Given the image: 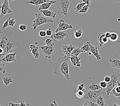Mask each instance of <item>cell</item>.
Instances as JSON below:
<instances>
[{
	"instance_id": "38",
	"label": "cell",
	"mask_w": 120,
	"mask_h": 106,
	"mask_svg": "<svg viewBox=\"0 0 120 106\" xmlns=\"http://www.w3.org/2000/svg\"><path fill=\"white\" fill-rule=\"evenodd\" d=\"M19 30H21L22 31H24L25 30H26L27 26L26 25H25L24 24H21L19 26Z\"/></svg>"
},
{
	"instance_id": "9",
	"label": "cell",
	"mask_w": 120,
	"mask_h": 106,
	"mask_svg": "<svg viewBox=\"0 0 120 106\" xmlns=\"http://www.w3.org/2000/svg\"><path fill=\"white\" fill-rule=\"evenodd\" d=\"M73 28V27L72 25L66 23L64 19H61L57 22V27L55 30V33L61 31H66L68 29H72Z\"/></svg>"
},
{
	"instance_id": "17",
	"label": "cell",
	"mask_w": 120,
	"mask_h": 106,
	"mask_svg": "<svg viewBox=\"0 0 120 106\" xmlns=\"http://www.w3.org/2000/svg\"><path fill=\"white\" fill-rule=\"evenodd\" d=\"M6 53H12L15 48V45L12 42H11L10 40L7 38L6 37Z\"/></svg>"
},
{
	"instance_id": "15",
	"label": "cell",
	"mask_w": 120,
	"mask_h": 106,
	"mask_svg": "<svg viewBox=\"0 0 120 106\" xmlns=\"http://www.w3.org/2000/svg\"><path fill=\"white\" fill-rule=\"evenodd\" d=\"M40 12L42 14V15L47 16V17H49V18H56V13L55 12H53V11L50 10H40Z\"/></svg>"
},
{
	"instance_id": "49",
	"label": "cell",
	"mask_w": 120,
	"mask_h": 106,
	"mask_svg": "<svg viewBox=\"0 0 120 106\" xmlns=\"http://www.w3.org/2000/svg\"><path fill=\"white\" fill-rule=\"evenodd\" d=\"M108 40H109V39H108V38H107L106 37H104V39H103V42H104V44H106V43H107V42H108Z\"/></svg>"
},
{
	"instance_id": "59",
	"label": "cell",
	"mask_w": 120,
	"mask_h": 106,
	"mask_svg": "<svg viewBox=\"0 0 120 106\" xmlns=\"http://www.w3.org/2000/svg\"></svg>"
},
{
	"instance_id": "41",
	"label": "cell",
	"mask_w": 120,
	"mask_h": 106,
	"mask_svg": "<svg viewBox=\"0 0 120 106\" xmlns=\"http://www.w3.org/2000/svg\"><path fill=\"white\" fill-rule=\"evenodd\" d=\"M46 34H47V36H49V37H51L53 35V31L50 29H48L46 31Z\"/></svg>"
},
{
	"instance_id": "34",
	"label": "cell",
	"mask_w": 120,
	"mask_h": 106,
	"mask_svg": "<svg viewBox=\"0 0 120 106\" xmlns=\"http://www.w3.org/2000/svg\"><path fill=\"white\" fill-rule=\"evenodd\" d=\"M10 18H7L6 20V21L4 22V23L3 25L2 26V30H5L6 28H7V27H9V19H10Z\"/></svg>"
},
{
	"instance_id": "39",
	"label": "cell",
	"mask_w": 120,
	"mask_h": 106,
	"mask_svg": "<svg viewBox=\"0 0 120 106\" xmlns=\"http://www.w3.org/2000/svg\"><path fill=\"white\" fill-rule=\"evenodd\" d=\"M77 90H85L84 88V84L83 83H81V84H79L77 87Z\"/></svg>"
},
{
	"instance_id": "36",
	"label": "cell",
	"mask_w": 120,
	"mask_h": 106,
	"mask_svg": "<svg viewBox=\"0 0 120 106\" xmlns=\"http://www.w3.org/2000/svg\"><path fill=\"white\" fill-rule=\"evenodd\" d=\"M16 24L15 19L14 18H10L9 21V27H13Z\"/></svg>"
},
{
	"instance_id": "31",
	"label": "cell",
	"mask_w": 120,
	"mask_h": 106,
	"mask_svg": "<svg viewBox=\"0 0 120 106\" xmlns=\"http://www.w3.org/2000/svg\"><path fill=\"white\" fill-rule=\"evenodd\" d=\"M90 5H88V4H85L82 9L80 10L79 12L78 13H86L87 11L88 10V9L90 7Z\"/></svg>"
},
{
	"instance_id": "1",
	"label": "cell",
	"mask_w": 120,
	"mask_h": 106,
	"mask_svg": "<svg viewBox=\"0 0 120 106\" xmlns=\"http://www.w3.org/2000/svg\"><path fill=\"white\" fill-rule=\"evenodd\" d=\"M70 57L64 56L57 59L53 65V73L56 76L64 77L68 80H70L69 74V67L68 62Z\"/></svg>"
},
{
	"instance_id": "6",
	"label": "cell",
	"mask_w": 120,
	"mask_h": 106,
	"mask_svg": "<svg viewBox=\"0 0 120 106\" xmlns=\"http://www.w3.org/2000/svg\"><path fill=\"white\" fill-rule=\"evenodd\" d=\"M41 50L45 58L49 59H50L51 57L53 56L56 53V50L54 46H48V45H45L41 47Z\"/></svg>"
},
{
	"instance_id": "24",
	"label": "cell",
	"mask_w": 120,
	"mask_h": 106,
	"mask_svg": "<svg viewBox=\"0 0 120 106\" xmlns=\"http://www.w3.org/2000/svg\"><path fill=\"white\" fill-rule=\"evenodd\" d=\"M96 103L100 106H106L104 97L102 95H100L97 99Z\"/></svg>"
},
{
	"instance_id": "51",
	"label": "cell",
	"mask_w": 120,
	"mask_h": 106,
	"mask_svg": "<svg viewBox=\"0 0 120 106\" xmlns=\"http://www.w3.org/2000/svg\"><path fill=\"white\" fill-rule=\"evenodd\" d=\"M82 106H88V103H87L86 102H85L84 104Z\"/></svg>"
},
{
	"instance_id": "16",
	"label": "cell",
	"mask_w": 120,
	"mask_h": 106,
	"mask_svg": "<svg viewBox=\"0 0 120 106\" xmlns=\"http://www.w3.org/2000/svg\"><path fill=\"white\" fill-rule=\"evenodd\" d=\"M87 88L88 91H97L102 89L100 85L98 84L96 82H93L90 84L88 85L87 86Z\"/></svg>"
},
{
	"instance_id": "42",
	"label": "cell",
	"mask_w": 120,
	"mask_h": 106,
	"mask_svg": "<svg viewBox=\"0 0 120 106\" xmlns=\"http://www.w3.org/2000/svg\"><path fill=\"white\" fill-rule=\"evenodd\" d=\"M20 106H30V104L26 103L23 101H21V102H20Z\"/></svg>"
},
{
	"instance_id": "2",
	"label": "cell",
	"mask_w": 120,
	"mask_h": 106,
	"mask_svg": "<svg viewBox=\"0 0 120 106\" xmlns=\"http://www.w3.org/2000/svg\"><path fill=\"white\" fill-rule=\"evenodd\" d=\"M120 77V71H113L111 75V80L109 83H107V87L105 88H102L103 96L105 97L106 99H109L111 91L117 85Z\"/></svg>"
},
{
	"instance_id": "48",
	"label": "cell",
	"mask_w": 120,
	"mask_h": 106,
	"mask_svg": "<svg viewBox=\"0 0 120 106\" xmlns=\"http://www.w3.org/2000/svg\"><path fill=\"white\" fill-rule=\"evenodd\" d=\"M50 106H59V105H58V104L55 101H53L52 103H51Z\"/></svg>"
},
{
	"instance_id": "7",
	"label": "cell",
	"mask_w": 120,
	"mask_h": 106,
	"mask_svg": "<svg viewBox=\"0 0 120 106\" xmlns=\"http://www.w3.org/2000/svg\"><path fill=\"white\" fill-rule=\"evenodd\" d=\"M1 14L0 17L2 18L7 14H10L12 12V10L10 9L9 5V1L8 0H4L3 4L0 6Z\"/></svg>"
},
{
	"instance_id": "45",
	"label": "cell",
	"mask_w": 120,
	"mask_h": 106,
	"mask_svg": "<svg viewBox=\"0 0 120 106\" xmlns=\"http://www.w3.org/2000/svg\"><path fill=\"white\" fill-rule=\"evenodd\" d=\"M87 103L88 104H89L90 106H100L98 104H97L96 102H88Z\"/></svg>"
},
{
	"instance_id": "20",
	"label": "cell",
	"mask_w": 120,
	"mask_h": 106,
	"mask_svg": "<svg viewBox=\"0 0 120 106\" xmlns=\"http://www.w3.org/2000/svg\"><path fill=\"white\" fill-rule=\"evenodd\" d=\"M50 1V0H30V1L26 3V4H29L35 6H38L44 4L45 3L48 2Z\"/></svg>"
},
{
	"instance_id": "29",
	"label": "cell",
	"mask_w": 120,
	"mask_h": 106,
	"mask_svg": "<svg viewBox=\"0 0 120 106\" xmlns=\"http://www.w3.org/2000/svg\"><path fill=\"white\" fill-rule=\"evenodd\" d=\"M86 4L85 3H84V2H81V3H79V4H77L76 6L74 7V10H75L76 12H77V13H78L79 11H80V10L82 8H83V7Z\"/></svg>"
},
{
	"instance_id": "19",
	"label": "cell",
	"mask_w": 120,
	"mask_h": 106,
	"mask_svg": "<svg viewBox=\"0 0 120 106\" xmlns=\"http://www.w3.org/2000/svg\"><path fill=\"white\" fill-rule=\"evenodd\" d=\"M109 61L111 68H116L120 69V60L118 58H115L114 59H109Z\"/></svg>"
},
{
	"instance_id": "4",
	"label": "cell",
	"mask_w": 120,
	"mask_h": 106,
	"mask_svg": "<svg viewBox=\"0 0 120 106\" xmlns=\"http://www.w3.org/2000/svg\"><path fill=\"white\" fill-rule=\"evenodd\" d=\"M35 18L34 19L32 24V27L34 30H36L37 28L42 25L47 23H53V21L52 19L47 18L41 14L35 13Z\"/></svg>"
},
{
	"instance_id": "44",
	"label": "cell",
	"mask_w": 120,
	"mask_h": 106,
	"mask_svg": "<svg viewBox=\"0 0 120 106\" xmlns=\"http://www.w3.org/2000/svg\"><path fill=\"white\" fill-rule=\"evenodd\" d=\"M111 80V77L108 76H106L104 77V81H105L106 82H107V83H109Z\"/></svg>"
},
{
	"instance_id": "57",
	"label": "cell",
	"mask_w": 120,
	"mask_h": 106,
	"mask_svg": "<svg viewBox=\"0 0 120 106\" xmlns=\"http://www.w3.org/2000/svg\"><path fill=\"white\" fill-rule=\"evenodd\" d=\"M119 44H120V40H119Z\"/></svg>"
},
{
	"instance_id": "35",
	"label": "cell",
	"mask_w": 120,
	"mask_h": 106,
	"mask_svg": "<svg viewBox=\"0 0 120 106\" xmlns=\"http://www.w3.org/2000/svg\"><path fill=\"white\" fill-rule=\"evenodd\" d=\"M113 89L115 90V91L116 93L120 94V82L118 81V84H117V85L116 86L113 88Z\"/></svg>"
},
{
	"instance_id": "33",
	"label": "cell",
	"mask_w": 120,
	"mask_h": 106,
	"mask_svg": "<svg viewBox=\"0 0 120 106\" xmlns=\"http://www.w3.org/2000/svg\"><path fill=\"white\" fill-rule=\"evenodd\" d=\"M5 65L6 63L4 62L0 63V72L2 73H5L6 69H5Z\"/></svg>"
},
{
	"instance_id": "22",
	"label": "cell",
	"mask_w": 120,
	"mask_h": 106,
	"mask_svg": "<svg viewBox=\"0 0 120 106\" xmlns=\"http://www.w3.org/2000/svg\"><path fill=\"white\" fill-rule=\"evenodd\" d=\"M6 36H3L0 39V48L3 49L5 54H6Z\"/></svg>"
},
{
	"instance_id": "58",
	"label": "cell",
	"mask_w": 120,
	"mask_h": 106,
	"mask_svg": "<svg viewBox=\"0 0 120 106\" xmlns=\"http://www.w3.org/2000/svg\"><path fill=\"white\" fill-rule=\"evenodd\" d=\"M0 106H2V105H1V104H0Z\"/></svg>"
},
{
	"instance_id": "23",
	"label": "cell",
	"mask_w": 120,
	"mask_h": 106,
	"mask_svg": "<svg viewBox=\"0 0 120 106\" xmlns=\"http://www.w3.org/2000/svg\"><path fill=\"white\" fill-rule=\"evenodd\" d=\"M105 33H100L98 36V44L100 47H102L105 44L103 42V39L105 37Z\"/></svg>"
},
{
	"instance_id": "37",
	"label": "cell",
	"mask_w": 120,
	"mask_h": 106,
	"mask_svg": "<svg viewBox=\"0 0 120 106\" xmlns=\"http://www.w3.org/2000/svg\"><path fill=\"white\" fill-rule=\"evenodd\" d=\"M100 86L102 88H105L107 86V83L104 81H102L100 82Z\"/></svg>"
},
{
	"instance_id": "5",
	"label": "cell",
	"mask_w": 120,
	"mask_h": 106,
	"mask_svg": "<svg viewBox=\"0 0 120 106\" xmlns=\"http://www.w3.org/2000/svg\"><path fill=\"white\" fill-rule=\"evenodd\" d=\"M102 95V90L97 91H87L85 92V95L83 97V99L86 100V102H96L97 99L100 95Z\"/></svg>"
},
{
	"instance_id": "32",
	"label": "cell",
	"mask_w": 120,
	"mask_h": 106,
	"mask_svg": "<svg viewBox=\"0 0 120 106\" xmlns=\"http://www.w3.org/2000/svg\"><path fill=\"white\" fill-rule=\"evenodd\" d=\"M82 31L81 30H75L74 31V36L76 38H80L82 35Z\"/></svg>"
},
{
	"instance_id": "55",
	"label": "cell",
	"mask_w": 120,
	"mask_h": 106,
	"mask_svg": "<svg viewBox=\"0 0 120 106\" xmlns=\"http://www.w3.org/2000/svg\"><path fill=\"white\" fill-rule=\"evenodd\" d=\"M9 2H11V1H15V0H8Z\"/></svg>"
},
{
	"instance_id": "28",
	"label": "cell",
	"mask_w": 120,
	"mask_h": 106,
	"mask_svg": "<svg viewBox=\"0 0 120 106\" xmlns=\"http://www.w3.org/2000/svg\"><path fill=\"white\" fill-rule=\"evenodd\" d=\"M119 34L118 33L115 32H112L111 33V36L110 37L109 39L110 40V41L115 42L118 40L119 39Z\"/></svg>"
},
{
	"instance_id": "54",
	"label": "cell",
	"mask_w": 120,
	"mask_h": 106,
	"mask_svg": "<svg viewBox=\"0 0 120 106\" xmlns=\"http://www.w3.org/2000/svg\"><path fill=\"white\" fill-rule=\"evenodd\" d=\"M3 32L2 31H1V30H0V35H1V34H3Z\"/></svg>"
},
{
	"instance_id": "27",
	"label": "cell",
	"mask_w": 120,
	"mask_h": 106,
	"mask_svg": "<svg viewBox=\"0 0 120 106\" xmlns=\"http://www.w3.org/2000/svg\"><path fill=\"white\" fill-rule=\"evenodd\" d=\"M85 92H86L85 90H76V95L79 99H83L85 95Z\"/></svg>"
},
{
	"instance_id": "21",
	"label": "cell",
	"mask_w": 120,
	"mask_h": 106,
	"mask_svg": "<svg viewBox=\"0 0 120 106\" xmlns=\"http://www.w3.org/2000/svg\"><path fill=\"white\" fill-rule=\"evenodd\" d=\"M2 80L6 87H8L13 83L12 78L10 76H4L2 78Z\"/></svg>"
},
{
	"instance_id": "8",
	"label": "cell",
	"mask_w": 120,
	"mask_h": 106,
	"mask_svg": "<svg viewBox=\"0 0 120 106\" xmlns=\"http://www.w3.org/2000/svg\"><path fill=\"white\" fill-rule=\"evenodd\" d=\"M68 37V35L66 31H61L53 34V35L51 36V38L54 41H62L65 38Z\"/></svg>"
},
{
	"instance_id": "12",
	"label": "cell",
	"mask_w": 120,
	"mask_h": 106,
	"mask_svg": "<svg viewBox=\"0 0 120 106\" xmlns=\"http://www.w3.org/2000/svg\"><path fill=\"white\" fill-rule=\"evenodd\" d=\"M89 45L90 47V51L92 54H93L94 56L96 58L97 60L99 61L101 59V56L99 52L98 48L96 46H94L93 44H91L90 41H89Z\"/></svg>"
},
{
	"instance_id": "10",
	"label": "cell",
	"mask_w": 120,
	"mask_h": 106,
	"mask_svg": "<svg viewBox=\"0 0 120 106\" xmlns=\"http://www.w3.org/2000/svg\"><path fill=\"white\" fill-rule=\"evenodd\" d=\"M16 55V53H10L6 54L4 57L3 58L1 61V62L5 63L6 64L9 63L10 62H16L15 56Z\"/></svg>"
},
{
	"instance_id": "18",
	"label": "cell",
	"mask_w": 120,
	"mask_h": 106,
	"mask_svg": "<svg viewBox=\"0 0 120 106\" xmlns=\"http://www.w3.org/2000/svg\"><path fill=\"white\" fill-rule=\"evenodd\" d=\"M56 1H50V2L45 3L42 4L40 5V6L38 8V10H47L49 9L51 6L53 4H55L56 3Z\"/></svg>"
},
{
	"instance_id": "50",
	"label": "cell",
	"mask_w": 120,
	"mask_h": 106,
	"mask_svg": "<svg viewBox=\"0 0 120 106\" xmlns=\"http://www.w3.org/2000/svg\"><path fill=\"white\" fill-rule=\"evenodd\" d=\"M0 54H6L3 49H2L1 48H0Z\"/></svg>"
},
{
	"instance_id": "25",
	"label": "cell",
	"mask_w": 120,
	"mask_h": 106,
	"mask_svg": "<svg viewBox=\"0 0 120 106\" xmlns=\"http://www.w3.org/2000/svg\"><path fill=\"white\" fill-rule=\"evenodd\" d=\"M81 50L83 51V53L86 52H89L90 51V47L89 45V41H87L82 45V47L80 48Z\"/></svg>"
},
{
	"instance_id": "56",
	"label": "cell",
	"mask_w": 120,
	"mask_h": 106,
	"mask_svg": "<svg viewBox=\"0 0 120 106\" xmlns=\"http://www.w3.org/2000/svg\"><path fill=\"white\" fill-rule=\"evenodd\" d=\"M1 1H2V0H0V4H1Z\"/></svg>"
},
{
	"instance_id": "46",
	"label": "cell",
	"mask_w": 120,
	"mask_h": 106,
	"mask_svg": "<svg viewBox=\"0 0 120 106\" xmlns=\"http://www.w3.org/2000/svg\"><path fill=\"white\" fill-rule=\"evenodd\" d=\"M105 37H106L107 38H108V39L110 38V37L111 36V33L109 32H107L105 33Z\"/></svg>"
},
{
	"instance_id": "11",
	"label": "cell",
	"mask_w": 120,
	"mask_h": 106,
	"mask_svg": "<svg viewBox=\"0 0 120 106\" xmlns=\"http://www.w3.org/2000/svg\"><path fill=\"white\" fill-rule=\"evenodd\" d=\"M76 47L72 44L64 45L61 47V51L65 56L70 57L71 56V53Z\"/></svg>"
},
{
	"instance_id": "3",
	"label": "cell",
	"mask_w": 120,
	"mask_h": 106,
	"mask_svg": "<svg viewBox=\"0 0 120 106\" xmlns=\"http://www.w3.org/2000/svg\"><path fill=\"white\" fill-rule=\"evenodd\" d=\"M71 3L70 0H57L55 4L59 16L64 15L68 18V10Z\"/></svg>"
},
{
	"instance_id": "40",
	"label": "cell",
	"mask_w": 120,
	"mask_h": 106,
	"mask_svg": "<svg viewBox=\"0 0 120 106\" xmlns=\"http://www.w3.org/2000/svg\"><path fill=\"white\" fill-rule=\"evenodd\" d=\"M39 35L41 37H45L47 36L46 34V31L45 30H41L39 31Z\"/></svg>"
},
{
	"instance_id": "26",
	"label": "cell",
	"mask_w": 120,
	"mask_h": 106,
	"mask_svg": "<svg viewBox=\"0 0 120 106\" xmlns=\"http://www.w3.org/2000/svg\"><path fill=\"white\" fill-rule=\"evenodd\" d=\"M81 53H83V51L81 50V48H76L75 49L73 50L72 53H71V56H78Z\"/></svg>"
},
{
	"instance_id": "14",
	"label": "cell",
	"mask_w": 120,
	"mask_h": 106,
	"mask_svg": "<svg viewBox=\"0 0 120 106\" xmlns=\"http://www.w3.org/2000/svg\"><path fill=\"white\" fill-rule=\"evenodd\" d=\"M30 51L32 53V55L34 57V58H39V48L38 46H36L35 44H31L30 45Z\"/></svg>"
},
{
	"instance_id": "47",
	"label": "cell",
	"mask_w": 120,
	"mask_h": 106,
	"mask_svg": "<svg viewBox=\"0 0 120 106\" xmlns=\"http://www.w3.org/2000/svg\"><path fill=\"white\" fill-rule=\"evenodd\" d=\"M82 1L83 2L85 3L86 4H88V5H90V3L91 0H82Z\"/></svg>"
},
{
	"instance_id": "43",
	"label": "cell",
	"mask_w": 120,
	"mask_h": 106,
	"mask_svg": "<svg viewBox=\"0 0 120 106\" xmlns=\"http://www.w3.org/2000/svg\"><path fill=\"white\" fill-rule=\"evenodd\" d=\"M9 106H20V103H15L13 102H9V104H8Z\"/></svg>"
},
{
	"instance_id": "53",
	"label": "cell",
	"mask_w": 120,
	"mask_h": 106,
	"mask_svg": "<svg viewBox=\"0 0 120 106\" xmlns=\"http://www.w3.org/2000/svg\"><path fill=\"white\" fill-rule=\"evenodd\" d=\"M88 55H89L90 56L91 54H92V53H91L90 51H89V52H88Z\"/></svg>"
},
{
	"instance_id": "13",
	"label": "cell",
	"mask_w": 120,
	"mask_h": 106,
	"mask_svg": "<svg viewBox=\"0 0 120 106\" xmlns=\"http://www.w3.org/2000/svg\"><path fill=\"white\" fill-rule=\"evenodd\" d=\"M81 58L80 57L78 56H71L70 57V60H71V62L72 63L73 65L74 66L80 67L81 64Z\"/></svg>"
},
{
	"instance_id": "30",
	"label": "cell",
	"mask_w": 120,
	"mask_h": 106,
	"mask_svg": "<svg viewBox=\"0 0 120 106\" xmlns=\"http://www.w3.org/2000/svg\"><path fill=\"white\" fill-rule=\"evenodd\" d=\"M45 44L48 45V46H54V43L53 42V40L51 38V37L47 38L45 40Z\"/></svg>"
},
{
	"instance_id": "52",
	"label": "cell",
	"mask_w": 120,
	"mask_h": 106,
	"mask_svg": "<svg viewBox=\"0 0 120 106\" xmlns=\"http://www.w3.org/2000/svg\"><path fill=\"white\" fill-rule=\"evenodd\" d=\"M113 106H120V105H119L118 104H113Z\"/></svg>"
}]
</instances>
